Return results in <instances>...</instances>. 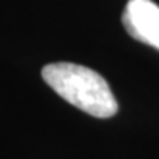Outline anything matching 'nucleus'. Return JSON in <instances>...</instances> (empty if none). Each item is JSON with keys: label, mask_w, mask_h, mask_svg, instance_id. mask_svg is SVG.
Segmentation results:
<instances>
[{"label": "nucleus", "mask_w": 159, "mask_h": 159, "mask_svg": "<svg viewBox=\"0 0 159 159\" xmlns=\"http://www.w3.org/2000/svg\"><path fill=\"white\" fill-rule=\"evenodd\" d=\"M122 23L133 39L159 50V7L153 0H128Z\"/></svg>", "instance_id": "nucleus-2"}, {"label": "nucleus", "mask_w": 159, "mask_h": 159, "mask_svg": "<svg viewBox=\"0 0 159 159\" xmlns=\"http://www.w3.org/2000/svg\"><path fill=\"white\" fill-rule=\"evenodd\" d=\"M42 78L60 98L93 117L109 119L117 114L119 104L109 84L94 70L70 62H57L42 68Z\"/></svg>", "instance_id": "nucleus-1"}]
</instances>
